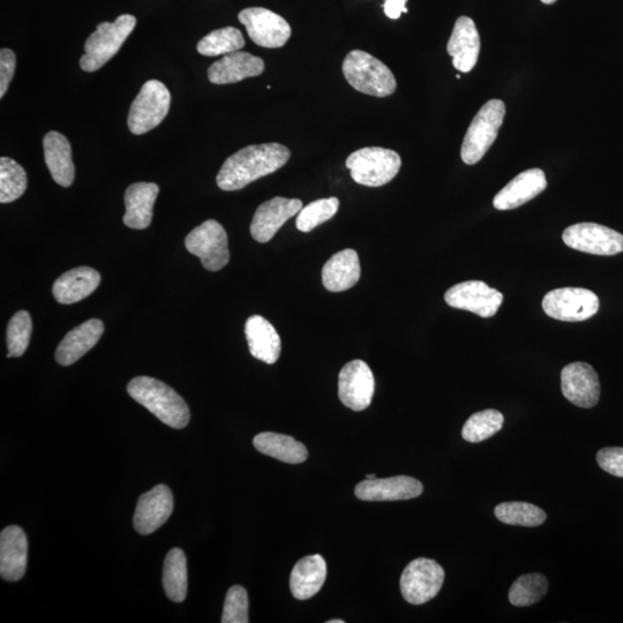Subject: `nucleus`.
<instances>
[{"label":"nucleus","instance_id":"nucleus-6","mask_svg":"<svg viewBox=\"0 0 623 623\" xmlns=\"http://www.w3.org/2000/svg\"><path fill=\"white\" fill-rule=\"evenodd\" d=\"M505 115L506 105L500 100H491L478 111L463 140L461 156L465 164L474 165L489 152L498 138Z\"/></svg>","mask_w":623,"mask_h":623},{"label":"nucleus","instance_id":"nucleus-3","mask_svg":"<svg viewBox=\"0 0 623 623\" xmlns=\"http://www.w3.org/2000/svg\"><path fill=\"white\" fill-rule=\"evenodd\" d=\"M342 71L349 84L360 93L387 97L396 92L397 82L393 72L365 51H351L344 59Z\"/></svg>","mask_w":623,"mask_h":623},{"label":"nucleus","instance_id":"nucleus-2","mask_svg":"<svg viewBox=\"0 0 623 623\" xmlns=\"http://www.w3.org/2000/svg\"><path fill=\"white\" fill-rule=\"evenodd\" d=\"M127 393L172 429H184L190 422V409L183 397L162 381L149 377L134 378L127 386Z\"/></svg>","mask_w":623,"mask_h":623},{"label":"nucleus","instance_id":"nucleus-15","mask_svg":"<svg viewBox=\"0 0 623 623\" xmlns=\"http://www.w3.org/2000/svg\"><path fill=\"white\" fill-rule=\"evenodd\" d=\"M562 394L576 407H596L600 397V382L594 367L576 362L564 367L561 372Z\"/></svg>","mask_w":623,"mask_h":623},{"label":"nucleus","instance_id":"nucleus-19","mask_svg":"<svg viewBox=\"0 0 623 623\" xmlns=\"http://www.w3.org/2000/svg\"><path fill=\"white\" fill-rule=\"evenodd\" d=\"M265 71V62L249 52L236 51L224 55L208 69V79L215 85L236 84L247 78L259 77Z\"/></svg>","mask_w":623,"mask_h":623},{"label":"nucleus","instance_id":"nucleus-28","mask_svg":"<svg viewBox=\"0 0 623 623\" xmlns=\"http://www.w3.org/2000/svg\"><path fill=\"white\" fill-rule=\"evenodd\" d=\"M327 577V564L319 554L299 560L292 569L290 589L296 599L306 600L317 595Z\"/></svg>","mask_w":623,"mask_h":623},{"label":"nucleus","instance_id":"nucleus-22","mask_svg":"<svg viewBox=\"0 0 623 623\" xmlns=\"http://www.w3.org/2000/svg\"><path fill=\"white\" fill-rule=\"evenodd\" d=\"M547 187V180L543 170L530 169L516 176L507 184L493 200L494 208L498 210H512L527 204L537 195L543 193Z\"/></svg>","mask_w":623,"mask_h":623},{"label":"nucleus","instance_id":"nucleus-43","mask_svg":"<svg viewBox=\"0 0 623 623\" xmlns=\"http://www.w3.org/2000/svg\"><path fill=\"white\" fill-rule=\"evenodd\" d=\"M555 2H557V0H542V3L546 5H551V4H554Z\"/></svg>","mask_w":623,"mask_h":623},{"label":"nucleus","instance_id":"nucleus-44","mask_svg":"<svg viewBox=\"0 0 623 623\" xmlns=\"http://www.w3.org/2000/svg\"><path fill=\"white\" fill-rule=\"evenodd\" d=\"M343 622H344L343 620H339V619H337V620H329L328 621V623H343Z\"/></svg>","mask_w":623,"mask_h":623},{"label":"nucleus","instance_id":"nucleus-45","mask_svg":"<svg viewBox=\"0 0 623 623\" xmlns=\"http://www.w3.org/2000/svg\"><path fill=\"white\" fill-rule=\"evenodd\" d=\"M377 478V475H367L366 479H375Z\"/></svg>","mask_w":623,"mask_h":623},{"label":"nucleus","instance_id":"nucleus-36","mask_svg":"<svg viewBox=\"0 0 623 623\" xmlns=\"http://www.w3.org/2000/svg\"><path fill=\"white\" fill-rule=\"evenodd\" d=\"M27 190V174L24 168L10 157L0 159V202L10 204Z\"/></svg>","mask_w":623,"mask_h":623},{"label":"nucleus","instance_id":"nucleus-21","mask_svg":"<svg viewBox=\"0 0 623 623\" xmlns=\"http://www.w3.org/2000/svg\"><path fill=\"white\" fill-rule=\"evenodd\" d=\"M28 540L24 530L11 525L0 535V575L5 581L18 582L26 574Z\"/></svg>","mask_w":623,"mask_h":623},{"label":"nucleus","instance_id":"nucleus-41","mask_svg":"<svg viewBox=\"0 0 623 623\" xmlns=\"http://www.w3.org/2000/svg\"><path fill=\"white\" fill-rule=\"evenodd\" d=\"M15 65H17V60H15L14 52L10 49H2L0 51V99H3L10 87Z\"/></svg>","mask_w":623,"mask_h":623},{"label":"nucleus","instance_id":"nucleus-37","mask_svg":"<svg viewBox=\"0 0 623 623\" xmlns=\"http://www.w3.org/2000/svg\"><path fill=\"white\" fill-rule=\"evenodd\" d=\"M340 201L337 198L320 199L311 202L300 210L296 225L302 232H310L319 227L320 224L332 220L339 212Z\"/></svg>","mask_w":623,"mask_h":623},{"label":"nucleus","instance_id":"nucleus-11","mask_svg":"<svg viewBox=\"0 0 623 623\" xmlns=\"http://www.w3.org/2000/svg\"><path fill=\"white\" fill-rule=\"evenodd\" d=\"M238 19L245 26L250 39L262 48H282L291 37L288 21L264 7L243 10Z\"/></svg>","mask_w":623,"mask_h":623},{"label":"nucleus","instance_id":"nucleus-25","mask_svg":"<svg viewBox=\"0 0 623 623\" xmlns=\"http://www.w3.org/2000/svg\"><path fill=\"white\" fill-rule=\"evenodd\" d=\"M245 335L254 358L269 365L279 360L282 351L281 337L268 320L260 315H253L246 321Z\"/></svg>","mask_w":623,"mask_h":623},{"label":"nucleus","instance_id":"nucleus-16","mask_svg":"<svg viewBox=\"0 0 623 623\" xmlns=\"http://www.w3.org/2000/svg\"><path fill=\"white\" fill-rule=\"evenodd\" d=\"M174 512V497L168 486L157 485L142 494L133 517L135 530L140 535H150L160 529Z\"/></svg>","mask_w":623,"mask_h":623},{"label":"nucleus","instance_id":"nucleus-32","mask_svg":"<svg viewBox=\"0 0 623 623\" xmlns=\"http://www.w3.org/2000/svg\"><path fill=\"white\" fill-rule=\"evenodd\" d=\"M494 514L502 523L527 528L539 527L547 519L542 508L520 501L504 502L495 507Z\"/></svg>","mask_w":623,"mask_h":623},{"label":"nucleus","instance_id":"nucleus-20","mask_svg":"<svg viewBox=\"0 0 623 623\" xmlns=\"http://www.w3.org/2000/svg\"><path fill=\"white\" fill-rule=\"evenodd\" d=\"M447 51L456 70L462 73L474 70L480 52V36L474 20L469 17L456 20Z\"/></svg>","mask_w":623,"mask_h":623},{"label":"nucleus","instance_id":"nucleus-12","mask_svg":"<svg viewBox=\"0 0 623 623\" xmlns=\"http://www.w3.org/2000/svg\"><path fill=\"white\" fill-rule=\"evenodd\" d=\"M570 249L595 254L615 255L623 252V236L620 232L596 223H577L562 235Z\"/></svg>","mask_w":623,"mask_h":623},{"label":"nucleus","instance_id":"nucleus-31","mask_svg":"<svg viewBox=\"0 0 623 623\" xmlns=\"http://www.w3.org/2000/svg\"><path fill=\"white\" fill-rule=\"evenodd\" d=\"M187 561L183 550H171L164 561L163 587L168 598L183 603L187 596Z\"/></svg>","mask_w":623,"mask_h":623},{"label":"nucleus","instance_id":"nucleus-27","mask_svg":"<svg viewBox=\"0 0 623 623\" xmlns=\"http://www.w3.org/2000/svg\"><path fill=\"white\" fill-rule=\"evenodd\" d=\"M44 160L55 182L70 187L74 182L75 168L72 161V148L63 134L52 131L43 139Z\"/></svg>","mask_w":623,"mask_h":623},{"label":"nucleus","instance_id":"nucleus-17","mask_svg":"<svg viewBox=\"0 0 623 623\" xmlns=\"http://www.w3.org/2000/svg\"><path fill=\"white\" fill-rule=\"evenodd\" d=\"M303 209V202L298 199L277 197L262 204L255 212L251 224V235L259 243H268L273 239L285 222Z\"/></svg>","mask_w":623,"mask_h":623},{"label":"nucleus","instance_id":"nucleus-23","mask_svg":"<svg viewBox=\"0 0 623 623\" xmlns=\"http://www.w3.org/2000/svg\"><path fill=\"white\" fill-rule=\"evenodd\" d=\"M159 192L160 187L155 183H135L127 187L123 219L126 227L144 230L152 224L153 208Z\"/></svg>","mask_w":623,"mask_h":623},{"label":"nucleus","instance_id":"nucleus-34","mask_svg":"<svg viewBox=\"0 0 623 623\" xmlns=\"http://www.w3.org/2000/svg\"><path fill=\"white\" fill-rule=\"evenodd\" d=\"M505 417L500 411L489 409L472 415L464 424L462 437L471 444L485 441L493 437L504 427Z\"/></svg>","mask_w":623,"mask_h":623},{"label":"nucleus","instance_id":"nucleus-38","mask_svg":"<svg viewBox=\"0 0 623 623\" xmlns=\"http://www.w3.org/2000/svg\"><path fill=\"white\" fill-rule=\"evenodd\" d=\"M33 333V321L27 311L15 313L7 326V357H21L25 354Z\"/></svg>","mask_w":623,"mask_h":623},{"label":"nucleus","instance_id":"nucleus-18","mask_svg":"<svg viewBox=\"0 0 623 623\" xmlns=\"http://www.w3.org/2000/svg\"><path fill=\"white\" fill-rule=\"evenodd\" d=\"M424 486L419 480L408 476L384 479H366L355 489L357 498L363 501H400L419 497Z\"/></svg>","mask_w":623,"mask_h":623},{"label":"nucleus","instance_id":"nucleus-40","mask_svg":"<svg viewBox=\"0 0 623 623\" xmlns=\"http://www.w3.org/2000/svg\"><path fill=\"white\" fill-rule=\"evenodd\" d=\"M597 463L607 474L623 478V448L607 447L599 450Z\"/></svg>","mask_w":623,"mask_h":623},{"label":"nucleus","instance_id":"nucleus-9","mask_svg":"<svg viewBox=\"0 0 623 623\" xmlns=\"http://www.w3.org/2000/svg\"><path fill=\"white\" fill-rule=\"evenodd\" d=\"M445 570L437 561L419 558L411 561L401 576L402 596L412 605H422L437 596L444 585Z\"/></svg>","mask_w":623,"mask_h":623},{"label":"nucleus","instance_id":"nucleus-30","mask_svg":"<svg viewBox=\"0 0 623 623\" xmlns=\"http://www.w3.org/2000/svg\"><path fill=\"white\" fill-rule=\"evenodd\" d=\"M253 445L261 454L274 457L284 463L299 464L309 457V452L302 442L289 435L273 432L260 433L254 438Z\"/></svg>","mask_w":623,"mask_h":623},{"label":"nucleus","instance_id":"nucleus-29","mask_svg":"<svg viewBox=\"0 0 623 623\" xmlns=\"http://www.w3.org/2000/svg\"><path fill=\"white\" fill-rule=\"evenodd\" d=\"M360 279V262L356 251L344 250L333 255L322 269V283L330 292L355 287Z\"/></svg>","mask_w":623,"mask_h":623},{"label":"nucleus","instance_id":"nucleus-10","mask_svg":"<svg viewBox=\"0 0 623 623\" xmlns=\"http://www.w3.org/2000/svg\"><path fill=\"white\" fill-rule=\"evenodd\" d=\"M544 312L549 317L566 322L588 320L599 310V298L583 288H561L550 291L543 299Z\"/></svg>","mask_w":623,"mask_h":623},{"label":"nucleus","instance_id":"nucleus-7","mask_svg":"<svg viewBox=\"0 0 623 623\" xmlns=\"http://www.w3.org/2000/svg\"><path fill=\"white\" fill-rule=\"evenodd\" d=\"M171 95L159 80H149L131 105L127 125L135 135L145 134L159 126L167 117Z\"/></svg>","mask_w":623,"mask_h":623},{"label":"nucleus","instance_id":"nucleus-33","mask_svg":"<svg viewBox=\"0 0 623 623\" xmlns=\"http://www.w3.org/2000/svg\"><path fill=\"white\" fill-rule=\"evenodd\" d=\"M245 40L242 32L234 27L214 30L198 43V51L202 56L216 57L229 55L242 50Z\"/></svg>","mask_w":623,"mask_h":623},{"label":"nucleus","instance_id":"nucleus-35","mask_svg":"<svg viewBox=\"0 0 623 623\" xmlns=\"http://www.w3.org/2000/svg\"><path fill=\"white\" fill-rule=\"evenodd\" d=\"M549 590V581L542 574H525L509 590V602L516 607H528L542 600Z\"/></svg>","mask_w":623,"mask_h":623},{"label":"nucleus","instance_id":"nucleus-13","mask_svg":"<svg viewBox=\"0 0 623 623\" xmlns=\"http://www.w3.org/2000/svg\"><path fill=\"white\" fill-rule=\"evenodd\" d=\"M445 300L454 309L475 313L480 318L487 319L497 314L504 302V295L484 282L468 281L450 288L446 292Z\"/></svg>","mask_w":623,"mask_h":623},{"label":"nucleus","instance_id":"nucleus-39","mask_svg":"<svg viewBox=\"0 0 623 623\" xmlns=\"http://www.w3.org/2000/svg\"><path fill=\"white\" fill-rule=\"evenodd\" d=\"M221 621L223 623H247L250 621L249 596L240 585H235L228 591Z\"/></svg>","mask_w":623,"mask_h":623},{"label":"nucleus","instance_id":"nucleus-8","mask_svg":"<svg viewBox=\"0 0 623 623\" xmlns=\"http://www.w3.org/2000/svg\"><path fill=\"white\" fill-rule=\"evenodd\" d=\"M185 246L209 272H219L230 260L227 232L215 220L193 229L185 239Z\"/></svg>","mask_w":623,"mask_h":623},{"label":"nucleus","instance_id":"nucleus-24","mask_svg":"<svg viewBox=\"0 0 623 623\" xmlns=\"http://www.w3.org/2000/svg\"><path fill=\"white\" fill-rule=\"evenodd\" d=\"M103 333L104 325L99 319H90L74 328L58 345L57 363L62 366H70L78 362L81 357H84L88 351L95 347Z\"/></svg>","mask_w":623,"mask_h":623},{"label":"nucleus","instance_id":"nucleus-14","mask_svg":"<svg viewBox=\"0 0 623 623\" xmlns=\"http://www.w3.org/2000/svg\"><path fill=\"white\" fill-rule=\"evenodd\" d=\"M374 390L373 372L363 360H352L343 367L339 377V396L345 407L354 411L369 408Z\"/></svg>","mask_w":623,"mask_h":623},{"label":"nucleus","instance_id":"nucleus-26","mask_svg":"<svg viewBox=\"0 0 623 623\" xmlns=\"http://www.w3.org/2000/svg\"><path fill=\"white\" fill-rule=\"evenodd\" d=\"M100 283L101 275L95 269L74 268L58 277L52 288V294L58 303L70 305L92 295L99 288Z\"/></svg>","mask_w":623,"mask_h":623},{"label":"nucleus","instance_id":"nucleus-1","mask_svg":"<svg viewBox=\"0 0 623 623\" xmlns=\"http://www.w3.org/2000/svg\"><path fill=\"white\" fill-rule=\"evenodd\" d=\"M289 148L276 144L252 145L238 150L224 162L217 185L222 191H238L259 178L274 174L290 160Z\"/></svg>","mask_w":623,"mask_h":623},{"label":"nucleus","instance_id":"nucleus-4","mask_svg":"<svg viewBox=\"0 0 623 623\" xmlns=\"http://www.w3.org/2000/svg\"><path fill=\"white\" fill-rule=\"evenodd\" d=\"M137 26V19L123 14L115 22H102L90 35L85 44V55L80 59L81 69L95 72L117 55L127 37Z\"/></svg>","mask_w":623,"mask_h":623},{"label":"nucleus","instance_id":"nucleus-5","mask_svg":"<svg viewBox=\"0 0 623 623\" xmlns=\"http://www.w3.org/2000/svg\"><path fill=\"white\" fill-rule=\"evenodd\" d=\"M345 164L357 184L380 187L392 182L399 174L402 160L394 150L366 147L352 153Z\"/></svg>","mask_w":623,"mask_h":623},{"label":"nucleus","instance_id":"nucleus-42","mask_svg":"<svg viewBox=\"0 0 623 623\" xmlns=\"http://www.w3.org/2000/svg\"><path fill=\"white\" fill-rule=\"evenodd\" d=\"M408 0H386L384 10L389 19H399L402 13H407Z\"/></svg>","mask_w":623,"mask_h":623}]
</instances>
